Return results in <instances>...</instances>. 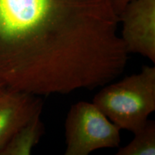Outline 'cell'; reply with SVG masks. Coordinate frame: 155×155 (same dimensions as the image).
<instances>
[{
    "mask_svg": "<svg viewBox=\"0 0 155 155\" xmlns=\"http://www.w3.org/2000/svg\"><path fill=\"white\" fill-rule=\"evenodd\" d=\"M111 0H0V88L36 96L93 90L124 71Z\"/></svg>",
    "mask_w": 155,
    "mask_h": 155,
    "instance_id": "obj_1",
    "label": "cell"
},
{
    "mask_svg": "<svg viewBox=\"0 0 155 155\" xmlns=\"http://www.w3.org/2000/svg\"><path fill=\"white\" fill-rule=\"evenodd\" d=\"M93 103L120 129L137 132L155 111V67L144 65L137 74L105 85Z\"/></svg>",
    "mask_w": 155,
    "mask_h": 155,
    "instance_id": "obj_2",
    "label": "cell"
},
{
    "mask_svg": "<svg viewBox=\"0 0 155 155\" xmlns=\"http://www.w3.org/2000/svg\"><path fill=\"white\" fill-rule=\"evenodd\" d=\"M65 155H88L95 150L119 147L120 130L94 103L71 106L65 120Z\"/></svg>",
    "mask_w": 155,
    "mask_h": 155,
    "instance_id": "obj_3",
    "label": "cell"
},
{
    "mask_svg": "<svg viewBox=\"0 0 155 155\" xmlns=\"http://www.w3.org/2000/svg\"><path fill=\"white\" fill-rule=\"evenodd\" d=\"M121 38L128 53L155 63V0H131L119 15Z\"/></svg>",
    "mask_w": 155,
    "mask_h": 155,
    "instance_id": "obj_4",
    "label": "cell"
},
{
    "mask_svg": "<svg viewBox=\"0 0 155 155\" xmlns=\"http://www.w3.org/2000/svg\"><path fill=\"white\" fill-rule=\"evenodd\" d=\"M42 100L28 93L0 91V150L29 119L42 111Z\"/></svg>",
    "mask_w": 155,
    "mask_h": 155,
    "instance_id": "obj_5",
    "label": "cell"
},
{
    "mask_svg": "<svg viewBox=\"0 0 155 155\" xmlns=\"http://www.w3.org/2000/svg\"><path fill=\"white\" fill-rule=\"evenodd\" d=\"M42 111L33 115L12 137L0 150V155H29L38 144L44 134V125L40 119Z\"/></svg>",
    "mask_w": 155,
    "mask_h": 155,
    "instance_id": "obj_6",
    "label": "cell"
},
{
    "mask_svg": "<svg viewBox=\"0 0 155 155\" xmlns=\"http://www.w3.org/2000/svg\"><path fill=\"white\" fill-rule=\"evenodd\" d=\"M134 137L125 147H121L117 155H154L155 121L148 120L142 129L134 133Z\"/></svg>",
    "mask_w": 155,
    "mask_h": 155,
    "instance_id": "obj_7",
    "label": "cell"
},
{
    "mask_svg": "<svg viewBox=\"0 0 155 155\" xmlns=\"http://www.w3.org/2000/svg\"><path fill=\"white\" fill-rule=\"evenodd\" d=\"M131 0H111L112 7H113L114 10L119 17L120 13L123 11L124 7L129 4Z\"/></svg>",
    "mask_w": 155,
    "mask_h": 155,
    "instance_id": "obj_8",
    "label": "cell"
},
{
    "mask_svg": "<svg viewBox=\"0 0 155 155\" xmlns=\"http://www.w3.org/2000/svg\"><path fill=\"white\" fill-rule=\"evenodd\" d=\"M2 88H0V91H2Z\"/></svg>",
    "mask_w": 155,
    "mask_h": 155,
    "instance_id": "obj_9",
    "label": "cell"
}]
</instances>
